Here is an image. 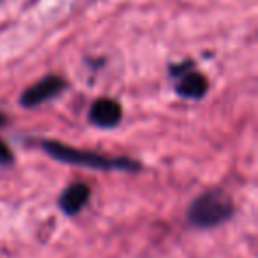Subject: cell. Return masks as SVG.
<instances>
[{"label":"cell","instance_id":"obj_7","mask_svg":"<svg viewBox=\"0 0 258 258\" xmlns=\"http://www.w3.org/2000/svg\"><path fill=\"white\" fill-rule=\"evenodd\" d=\"M15 163V154L4 140H0V166H9Z\"/></svg>","mask_w":258,"mask_h":258},{"label":"cell","instance_id":"obj_5","mask_svg":"<svg viewBox=\"0 0 258 258\" xmlns=\"http://www.w3.org/2000/svg\"><path fill=\"white\" fill-rule=\"evenodd\" d=\"M90 200V187L83 182H73L58 197V209L66 216H76Z\"/></svg>","mask_w":258,"mask_h":258},{"label":"cell","instance_id":"obj_4","mask_svg":"<svg viewBox=\"0 0 258 258\" xmlns=\"http://www.w3.org/2000/svg\"><path fill=\"white\" fill-rule=\"evenodd\" d=\"M89 120L94 125L103 129H110L120 124L122 120V108L115 99L110 97H99L92 103L89 111Z\"/></svg>","mask_w":258,"mask_h":258},{"label":"cell","instance_id":"obj_6","mask_svg":"<svg viewBox=\"0 0 258 258\" xmlns=\"http://www.w3.org/2000/svg\"><path fill=\"white\" fill-rule=\"evenodd\" d=\"M209 90V80L198 71H187L179 78L175 92L184 99H202Z\"/></svg>","mask_w":258,"mask_h":258},{"label":"cell","instance_id":"obj_2","mask_svg":"<svg viewBox=\"0 0 258 258\" xmlns=\"http://www.w3.org/2000/svg\"><path fill=\"white\" fill-rule=\"evenodd\" d=\"M233 212L235 207L228 193H225L223 189H209L191 202L186 218L195 228L209 230L232 219Z\"/></svg>","mask_w":258,"mask_h":258},{"label":"cell","instance_id":"obj_3","mask_svg":"<svg viewBox=\"0 0 258 258\" xmlns=\"http://www.w3.org/2000/svg\"><path fill=\"white\" fill-rule=\"evenodd\" d=\"M66 90V80L57 75H48L41 78L37 83L30 85L29 89L23 90L20 103L25 108H36L39 104L46 103V101L57 97Z\"/></svg>","mask_w":258,"mask_h":258},{"label":"cell","instance_id":"obj_9","mask_svg":"<svg viewBox=\"0 0 258 258\" xmlns=\"http://www.w3.org/2000/svg\"><path fill=\"white\" fill-rule=\"evenodd\" d=\"M6 122H8V117H6V115L2 113V111H0V127H2V125H4Z\"/></svg>","mask_w":258,"mask_h":258},{"label":"cell","instance_id":"obj_1","mask_svg":"<svg viewBox=\"0 0 258 258\" xmlns=\"http://www.w3.org/2000/svg\"><path fill=\"white\" fill-rule=\"evenodd\" d=\"M41 147L55 161L68 163V165L87 166V168L103 170V172H111V170H117V172H138V170H142V165L138 161H135V159L101 156L97 152L83 151V149L71 147V145L60 144V142L55 140H44L41 144Z\"/></svg>","mask_w":258,"mask_h":258},{"label":"cell","instance_id":"obj_8","mask_svg":"<svg viewBox=\"0 0 258 258\" xmlns=\"http://www.w3.org/2000/svg\"><path fill=\"white\" fill-rule=\"evenodd\" d=\"M193 62L191 60H186V62H182V64H175V66H172L170 68V75L172 76H177V78H180L182 75H186L187 71H193Z\"/></svg>","mask_w":258,"mask_h":258}]
</instances>
